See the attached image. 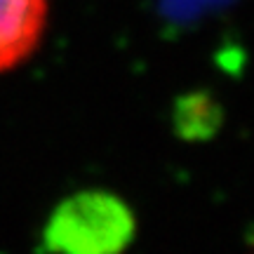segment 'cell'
Returning <instances> with one entry per match:
<instances>
[{
    "instance_id": "6da1fadb",
    "label": "cell",
    "mask_w": 254,
    "mask_h": 254,
    "mask_svg": "<svg viewBox=\"0 0 254 254\" xmlns=\"http://www.w3.org/2000/svg\"><path fill=\"white\" fill-rule=\"evenodd\" d=\"M132 233V212L118 195L87 190L64 200L55 209L45 228V243L66 252H118Z\"/></svg>"
},
{
    "instance_id": "7a4b0ae2",
    "label": "cell",
    "mask_w": 254,
    "mask_h": 254,
    "mask_svg": "<svg viewBox=\"0 0 254 254\" xmlns=\"http://www.w3.org/2000/svg\"><path fill=\"white\" fill-rule=\"evenodd\" d=\"M45 21L47 0H0V73L36 52Z\"/></svg>"
}]
</instances>
